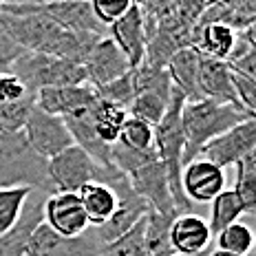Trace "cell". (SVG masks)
<instances>
[{
    "label": "cell",
    "instance_id": "4",
    "mask_svg": "<svg viewBox=\"0 0 256 256\" xmlns=\"http://www.w3.org/2000/svg\"><path fill=\"white\" fill-rule=\"evenodd\" d=\"M9 71L20 78L29 93H38L40 88L56 86H76V84H88L84 64L66 60V58L46 56V53H29L24 51Z\"/></svg>",
    "mask_w": 256,
    "mask_h": 256
},
{
    "label": "cell",
    "instance_id": "22",
    "mask_svg": "<svg viewBox=\"0 0 256 256\" xmlns=\"http://www.w3.org/2000/svg\"><path fill=\"white\" fill-rule=\"evenodd\" d=\"M78 196L88 216L90 228L104 226L113 216V212L117 208V196L113 188H108L106 184H100V181H93V184H86L84 188H80Z\"/></svg>",
    "mask_w": 256,
    "mask_h": 256
},
{
    "label": "cell",
    "instance_id": "29",
    "mask_svg": "<svg viewBox=\"0 0 256 256\" xmlns=\"http://www.w3.org/2000/svg\"><path fill=\"white\" fill-rule=\"evenodd\" d=\"M95 95H98L100 100H106V102L117 104L128 110L132 98H135V71L130 68V71L124 73L122 78L104 84V86H98L95 88Z\"/></svg>",
    "mask_w": 256,
    "mask_h": 256
},
{
    "label": "cell",
    "instance_id": "3",
    "mask_svg": "<svg viewBox=\"0 0 256 256\" xmlns=\"http://www.w3.org/2000/svg\"><path fill=\"white\" fill-rule=\"evenodd\" d=\"M0 188H29L53 194L46 159L26 144L22 130L0 135Z\"/></svg>",
    "mask_w": 256,
    "mask_h": 256
},
{
    "label": "cell",
    "instance_id": "25",
    "mask_svg": "<svg viewBox=\"0 0 256 256\" xmlns=\"http://www.w3.org/2000/svg\"><path fill=\"white\" fill-rule=\"evenodd\" d=\"M210 204H212V210H210V223L208 226H210L212 236L221 232L223 228L236 223L241 214H245V208L238 201V196L234 194V190H228V188L221 190Z\"/></svg>",
    "mask_w": 256,
    "mask_h": 256
},
{
    "label": "cell",
    "instance_id": "12",
    "mask_svg": "<svg viewBox=\"0 0 256 256\" xmlns=\"http://www.w3.org/2000/svg\"><path fill=\"white\" fill-rule=\"evenodd\" d=\"M34 102L44 113L66 120V117L88 113L98 102V95H95V88L90 84H76V86L40 88L34 95Z\"/></svg>",
    "mask_w": 256,
    "mask_h": 256
},
{
    "label": "cell",
    "instance_id": "31",
    "mask_svg": "<svg viewBox=\"0 0 256 256\" xmlns=\"http://www.w3.org/2000/svg\"><path fill=\"white\" fill-rule=\"evenodd\" d=\"M102 256H148L144 248V218L113 243L104 245Z\"/></svg>",
    "mask_w": 256,
    "mask_h": 256
},
{
    "label": "cell",
    "instance_id": "13",
    "mask_svg": "<svg viewBox=\"0 0 256 256\" xmlns=\"http://www.w3.org/2000/svg\"><path fill=\"white\" fill-rule=\"evenodd\" d=\"M106 36L126 56L128 66H142L146 58V29H144V14L140 4L135 2L120 20L106 26Z\"/></svg>",
    "mask_w": 256,
    "mask_h": 256
},
{
    "label": "cell",
    "instance_id": "11",
    "mask_svg": "<svg viewBox=\"0 0 256 256\" xmlns=\"http://www.w3.org/2000/svg\"><path fill=\"white\" fill-rule=\"evenodd\" d=\"M42 223L62 236H80L90 228L88 216L80 204L78 192H53L46 194L42 208Z\"/></svg>",
    "mask_w": 256,
    "mask_h": 256
},
{
    "label": "cell",
    "instance_id": "2",
    "mask_svg": "<svg viewBox=\"0 0 256 256\" xmlns=\"http://www.w3.org/2000/svg\"><path fill=\"white\" fill-rule=\"evenodd\" d=\"M245 120H254L252 113L232 104H218L212 100H196L186 102L181 108V126H184V166L192 159L199 157L206 144H210L214 137L223 135L232 126L241 124Z\"/></svg>",
    "mask_w": 256,
    "mask_h": 256
},
{
    "label": "cell",
    "instance_id": "6",
    "mask_svg": "<svg viewBox=\"0 0 256 256\" xmlns=\"http://www.w3.org/2000/svg\"><path fill=\"white\" fill-rule=\"evenodd\" d=\"M102 252L104 245L93 228L80 236H62L40 223L26 243V256H102Z\"/></svg>",
    "mask_w": 256,
    "mask_h": 256
},
{
    "label": "cell",
    "instance_id": "36",
    "mask_svg": "<svg viewBox=\"0 0 256 256\" xmlns=\"http://www.w3.org/2000/svg\"><path fill=\"white\" fill-rule=\"evenodd\" d=\"M22 53L24 51L20 49L18 44H14V42L7 38V36L0 34V73L9 71V68H12V64L18 60Z\"/></svg>",
    "mask_w": 256,
    "mask_h": 256
},
{
    "label": "cell",
    "instance_id": "40",
    "mask_svg": "<svg viewBox=\"0 0 256 256\" xmlns=\"http://www.w3.org/2000/svg\"><path fill=\"white\" fill-rule=\"evenodd\" d=\"M208 2H210V0H206V4H208Z\"/></svg>",
    "mask_w": 256,
    "mask_h": 256
},
{
    "label": "cell",
    "instance_id": "38",
    "mask_svg": "<svg viewBox=\"0 0 256 256\" xmlns=\"http://www.w3.org/2000/svg\"><path fill=\"white\" fill-rule=\"evenodd\" d=\"M208 256H238V254L226 252V250H214V252H212V254H208Z\"/></svg>",
    "mask_w": 256,
    "mask_h": 256
},
{
    "label": "cell",
    "instance_id": "10",
    "mask_svg": "<svg viewBox=\"0 0 256 256\" xmlns=\"http://www.w3.org/2000/svg\"><path fill=\"white\" fill-rule=\"evenodd\" d=\"M128 181H130L132 190L146 201L152 212L172 214V216L181 214L177 210V206H174L172 192H170L166 168H164V164L159 162V159H152L150 164H146V166H142L140 170L130 172L128 174Z\"/></svg>",
    "mask_w": 256,
    "mask_h": 256
},
{
    "label": "cell",
    "instance_id": "33",
    "mask_svg": "<svg viewBox=\"0 0 256 256\" xmlns=\"http://www.w3.org/2000/svg\"><path fill=\"white\" fill-rule=\"evenodd\" d=\"M90 9H93L95 18L100 20L104 26L113 24L115 20H120L128 9L135 4V0H88Z\"/></svg>",
    "mask_w": 256,
    "mask_h": 256
},
{
    "label": "cell",
    "instance_id": "26",
    "mask_svg": "<svg viewBox=\"0 0 256 256\" xmlns=\"http://www.w3.org/2000/svg\"><path fill=\"white\" fill-rule=\"evenodd\" d=\"M232 190L243 204L245 212L256 210V150L245 154L236 164V184Z\"/></svg>",
    "mask_w": 256,
    "mask_h": 256
},
{
    "label": "cell",
    "instance_id": "24",
    "mask_svg": "<svg viewBox=\"0 0 256 256\" xmlns=\"http://www.w3.org/2000/svg\"><path fill=\"white\" fill-rule=\"evenodd\" d=\"M126 117H128L126 108L106 102V100H100V98H98V102H95L93 110H90V120H93L95 132H98L100 140L104 144H108V146H113L117 142Z\"/></svg>",
    "mask_w": 256,
    "mask_h": 256
},
{
    "label": "cell",
    "instance_id": "17",
    "mask_svg": "<svg viewBox=\"0 0 256 256\" xmlns=\"http://www.w3.org/2000/svg\"><path fill=\"white\" fill-rule=\"evenodd\" d=\"M212 243V232L208 221L199 214H179L170 226V245L177 254L201 256L208 254Z\"/></svg>",
    "mask_w": 256,
    "mask_h": 256
},
{
    "label": "cell",
    "instance_id": "32",
    "mask_svg": "<svg viewBox=\"0 0 256 256\" xmlns=\"http://www.w3.org/2000/svg\"><path fill=\"white\" fill-rule=\"evenodd\" d=\"M34 108V95L12 104H0V135H12L24 128V122Z\"/></svg>",
    "mask_w": 256,
    "mask_h": 256
},
{
    "label": "cell",
    "instance_id": "14",
    "mask_svg": "<svg viewBox=\"0 0 256 256\" xmlns=\"http://www.w3.org/2000/svg\"><path fill=\"white\" fill-rule=\"evenodd\" d=\"M181 188L190 204H210L221 190H226V172L208 159H192L181 172Z\"/></svg>",
    "mask_w": 256,
    "mask_h": 256
},
{
    "label": "cell",
    "instance_id": "18",
    "mask_svg": "<svg viewBox=\"0 0 256 256\" xmlns=\"http://www.w3.org/2000/svg\"><path fill=\"white\" fill-rule=\"evenodd\" d=\"M199 93L204 100H212V102H218V104H232V106L243 108L236 100V93H234L232 71H230V66H228V62H223V60L201 56Z\"/></svg>",
    "mask_w": 256,
    "mask_h": 256
},
{
    "label": "cell",
    "instance_id": "1",
    "mask_svg": "<svg viewBox=\"0 0 256 256\" xmlns=\"http://www.w3.org/2000/svg\"><path fill=\"white\" fill-rule=\"evenodd\" d=\"M0 34L29 53L66 58L80 62L86 60L100 34H71L51 18L36 12L31 4H2L0 7Z\"/></svg>",
    "mask_w": 256,
    "mask_h": 256
},
{
    "label": "cell",
    "instance_id": "15",
    "mask_svg": "<svg viewBox=\"0 0 256 256\" xmlns=\"http://www.w3.org/2000/svg\"><path fill=\"white\" fill-rule=\"evenodd\" d=\"M82 64H84V71H86L88 84L93 88L104 86V84L113 82V80L122 78L124 73L130 71L126 56L117 49V44L108 36H102L95 42V46L90 49V53Z\"/></svg>",
    "mask_w": 256,
    "mask_h": 256
},
{
    "label": "cell",
    "instance_id": "41",
    "mask_svg": "<svg viewBox=\"0 0 256 256\" xmlns=\"http://www.w3.org/2000/svg\"><path fill=\"white\" fill-rule=\"evenodd\" d=\"M0 7H2V2H0Z\"/></svg>",
    "mask_w": 256,
    "mask_h": 256
},
{
    "label": "cell",
    "instance_id": "21",
    "mask_svg": "<svg viewBox=\"0 0 256 256\" xmlns=\"http://www.w3.org/2000/svg\"><path fill=\"white\" fill-rule=\"evenodd\" d=\"M90 110L88 113H82V115H76V117H66L64 124H66L68 132H71V140L78 148H82L98 166L108 168L110 166V146L98 137V132H95V128H93V120H90Z\"/></svg>",
    "mask_w": 256,
    "mask_h": 256
},
{
    "label": "cell",
    "instance_id": "37",
    "mask_svg": "<svg viewBox=\"0 0 256 256\" xmlns=\"http://www.w3.org/2000/svg\"><path fill=\"white\" fill-rule=\"evenodd\" d=\"M2 4H51V2H82V0H0Z\"/></svg>",
    "mask_w": 256,
    "mask_h": 256
},
{
    "label": "cell",
    "instance_id": "9",
    "mask_svg": "<svg viewBox=\"0 0 256 256\" xmlns=\"http://www.w3.org/2000/svg\"><path fill=\"white\" fill-rule=\"evenodd\" d=\"M256 150V120H245L241 124L232 126L223 135L214 137L206 144L199 152L201 159H208L218 168L236 166L245 154Z\"/></svg>",
    "mask_w": 256,
    "mask_h": 256
},
{
    "label": "cell",
    "instance_id": "28",
    "mask_svg": "<svg viewBox=\"0 0 256 256\" xmlns=\"http://www.w3.org/2000/svg\"><path fill=\"white\" fill-rule=\"evenodd\" d=\"M254 248V232L250 226L236 221L232 226L223 228L216 234V250H226V252L238 254V256H248Z\"/></svg>",
    "mask_w": 256,
    "mask_h": 256
},
{
    "label": "cell",
    "instance_id": "8",
    "mask_svg": "<svg viewBox=\"0 0 256 256\" xmlns=\"http://www.w3.org/2000/svg\"><path fill=\"white\" fill-rule=\"evenodd\" d=\"M22 135H24L26 144L44 159L56 157V154H60L62 150H66L68 146H73L71 132H68L62 117L44 113L42 108L36 106V102L24 122Z\"/></svg>",
    "mask_w": 256,
    "mask_h": 256
},
{
    "label": "cell",
    "instance_id": "7",
    "mask_svg": "<svg viewBox=\"0 0 256 256\" xmlns=\"http://www.w3.org/2000/svg\"><path fill=\"white\" fill-rule=\"evenodd\" d=\"M98 164L76 144L56 157L46 159V172L56 192H80L86 184H93L100 172Z\"/></svg>",
    "mask_w": 256,
    "mask_h": 256
},
{
    "label": "cell",
    "instance_id": "27",
    "mask_svg": "<svg viewBox=\"0 0 256 256\" xmlns=\"http://www.w3.org/2000/svg\"><path fill=\"white\" fill-rule=\"evenodd\" d=\"M29 194V188H0V236L18 223Z\"/></svg>",
    "mask_w": 256,
    "mask_h": 256
},
{
    "label": "cell",
    "instance_id": "19",
    "mask_svg": "<svg viewBox=\"0 0 256 256\" xmlns=\"http://www.w3.org/2000/svg\"><path fill=\"white\" fill-rule=\"evenodd\" d=\"M199 62L201 53L196 46H184L174 51L166 64L168 78L172 82V88H177L186 98V102H196L204 100L199 93Z\"/></svg>",
    "mask_w": 256,
    "mask_h": 256
},
{
    "label": "cell",
    "instance_id": "5",
    "mask_svg": "<svg viewBox=\"0 0 256 256\" xmlns=\"http://www.w3.org/2000/svg\"><path fill=\"white\" fill-rule=\"evenodd\" d=\"M132 71H135V98L128 106V115L154 126L170 104L172 82H170L166 68L142 64Z\"/></svg>",
    "mask_w": 256,
    "mask_h": 256
},
{
    "label": "cell",
    "instance_id": "20",
    "mask_svg": "<svg viewBox=\"0 0 256 256\" xmlns=\"http://www.w3.org/2000/svg\"><path fill=\"white\" fill-rule=\"evenodd\" d=\"M236 44V31L221 22H206L194 24L192 29V46L199 49L201 56L214 58L226 62Z\"/></svg>",
    "mask_w": 256,
    "mask_h": 256
},
{
    "label": "cell",
    "instance_id": "34",
    "mask_svg": "<svg viewBox=\"0 0 256 256\" xmlns=\"http://www.w3.org/2000/svg\"><path fill=\"white\" fill-rule=\"evenodd\" d=\"M232 84H234V93H236L238 104H241L248 113L254 115V110H256V80L250 78V76H243V73L232 71Z\"/></svg>",
    "mask_w": 256,
    "mask_h": 256
},
{
    "label": "cell",
    "instance_id": "23",
    "mask_svg": "<svg viewBox=\"0 0 256 256\" xmlns=\"http://www.w3.org/2000/svg\"><path fill=\"white\" fill-rule=\"evenodd\" d=\"M177 216L172 214H159V212L148 210L144 216V248L148 256H162L172 254V245H170V226Z\"/></svg>",
    "mask_w": 256,
    "mask_h": 256
},
{
    "label": "cell",
    "instance_id": "30",
    "mask_svg": "<svg viewBox=\"0 0 256 256\" xmlns=\"http://www.w3.org/2000/svg\"><path fill=\"white\" fill-rule=\"evenodd\" d=\"M117 142L126 144V146L135 148V150H154L152 142H154V126L146 124V122L137 120V117L128 115L124 126L120 130Z\"/></svg>",
    "mask_w": 256,
    "mask_h": 256
},
{
    "label": "cell",
    "instance_id": "39",
    "mask_svg": "<svg viewBox=\"0 0 256 256\" xmlns=\"http://www.w3.org/2000/svg\"><path fill=\"white\" fill-rule=\"evenodd\" d=\"M162 256H184V254H177V252H172V254H162ZM201 256H208V254H201Z\"/></svg>",
    "mask_w": 256,
    "mask_h": 256
},
{
    "label": "cell",
    "instance_id": "16",
    "mask_svg": "<svg viewBox=\"0 0 256 256\" xmlns=\"http://www.w3.org/2000/svg\"><path fill=\"white\" fill-rule=\"evenodd\" d=\"M44 199H46L44 192L31 190L18 223L4 236H0V256H26V243H29L34 230L42 223Z\"/></svg>",
    "mask_w": 256,
    "mask_h": 256
},
{
    "label": "cell",
    "instance_id": "35",
    "mask_svg": "<svg viewBox=\"0 0 256 256\" xmlns=\"http://www.w3.org/2000/svg\"><path fill=\"white\" fill-rule=\"evenodd\" d=\"M26 86L20 82L18 76H14L12 71H4L0 73V104H12V102H20V100L29 98Z\"/></svg>",
    "mask_w": 256,
    "mask_h": 256
}]
</instances>
